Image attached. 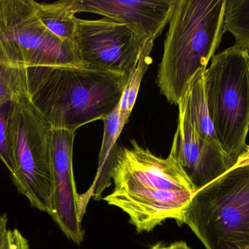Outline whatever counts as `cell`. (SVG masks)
I'll return each instance as SVG.
<instances>
[{"label": "cell", "mask_w": 249, "mask_h": 249, "mask_svg": "<svg viewBox=\"0 0 249 249\" xmlns=\"http://www.w3.org/2000/svg\"><path fill=\"white\" fill-rule=\"evenodd\" d=\"M71 42L83 68L129 76L143 42L127 25L104 18L77 19Z\"/></svg>", "instance_id": "8"}, {"label": "cell", "mask_w": 249, "mask_h": 249, "mask_svg": "<svg viewBox=\"0 0 249 249\" xmlns=\"http://www.w3.org/2000/svg\"><path fill=\"white\" fill-rule=\"evenodd\" d=\"M37 14L47 29L57 38L71 42L75 33L78 18L71 7V0L54 2L35 1Z\"/></svg>", "instance_id": "13"}, {"label": "cell", "mask_w": 249, "mask_h": 249, "mask_svg": "<svg viewBox=\"0 0 249 249\" xmlns=\"http://www.w3.org/2000/svg\"><path fill=\"white\" fill-rule=\"evenodd\" d=\"M4 249H30L29 242L18 229L10 230Z\"/></svg>", "instance_id": "19"}, {"label": "cell", "mask_w": 249, "mask_h": 249, "mask_svg": "<svg viewBox=\"0 0 249 249\" xmlns=\"http://www.w3.org/2000/svg\"><path fill=\"white\" fill-rule=\"evenodd\" d=\"M177 0H71L76 13H96L127 25L142 42L155 40L169 23Z\"/></svg>", "instance_id": "11"}, {"label": "cell", "mask_w": 249, "mask_h": 249, "mask_svg": "<svg viewBox=\"0 0 249 249\" xmlns=\"http://www.w3.org/2000/svg\"><path fill=\"white\" fill-rule=\"evenodd\" d=\"M206 70V68L201 69L196 73L189 83L187 91L178 105H181L184 108L200 137L220 146L206 102L204 89Z\"/></svg>", "instance_id": "12"}, {"label": "cell", "mask_w": 249, "mask_h": 249, "mask_svg": "<svg viewBox=\"0 0 249 249\" xmlns=\"http://www.w3.org/2000/svg\"><path fill=\"white\" fill-rule=\"evenodd\" d=\"M206 102L222 150L235 164L247 152L249 131V51L234 44L204 73Z\"/></svg>", "instance_id": "5"}, {"label": "cell", "mask_w": 249, "mask_h": 249, "mask_svg": "<svg viewBox=\"0 0 249 249\" xmlns=\"http://www.w3.org/2000/svg\"><path fill=\"white\" fill-rule=\"evenodd\" d=\"M178 107V126L170 153L197 192L222 176L235 163L219 145L200 137L184 108L181 105Z\"/></svg>", "instance_id": "10"}, {"label": "cell", "mask_w": 249, "mask_h": 249, "mask_svg": "<svg viewBox=\"0 0 249 249\" xmlns=\"http://www.w3.org/2000/svg\"><path fill=\"white\" fill-rule=\"evenodd\" d=\"M183 224L206 249H249V147L233 168L195 192Z\"/></svg>", "instance_id": "4"}, {"label": "cell", "mask_w": 249, "mask_h": 249, "mask_svg": "<svg viewBox=\"0 0 249 249\" xmlns=\"http://www.w3.org/2000/svg\"><path fill=\"white\" fill-rule=\"evenodd\" d=\"M165 249H191L184 241H177L174 244L166 246Z\"/></svg>", "instance_id": "21"}, {"label": "cell", "mask_w": 249, "mask_h": 249, "mask_svg": "<svg viewBox=\"0 0 249 249\" xmlns=\"http://www.w3.org/2000/svg\"><path fill=\"white\" fill-rule=\"evenodd\" d=\"M132 147H118L112 178L113 192L104 200L129 216L138 232H150L167 219L181 225L183 213L196 190L171 153L155 156L130 141Z\"/></svg>", "instance_id": "1"}, {"label": "cell", "mask_w": 249, "mask_h": 249, "mask_svg": "<svg viewBox=\"0 0 249 249\" xmlns=\"http://www.w3.org/2000/svg\"></svg>", "instance_id": "23"}, {"label": "cell", "mask_w": 249, "mask_h": 249, "mask_svg": "<svg viewBox=\"0 0 249 249\" xmlns=\"http://www.w3.org/2000/svg\"><path fill=\"white\" fill-rule=\"evenodd\" d=\"M7 213H2L0 215V249H4L7 239Z\"/></svg>", "instance_id": "20"}, {"label": "cell", "mask_w": 249, "mask_h": 249, "mask_svg": "<svg viewBox=\"0 0 249 249\" xmlns=\"http://www.w3.org/2000/svg\"><path fill=\"white\" fill-rule=\"evenodd\" d=\"M0 65L83 67L72 42L44 26L34 0H0Z\"/></svg>", "instance_id": "7"}, {"label": "cell", "mask_w": 249, "mask_h": 249, "mask_svg": "<svg viewBox=\"0 0 249 249\" xmlns=\"http://www.w3.org/2000/svg\"><path fill=\"white\" fill-rule=\"evenodd\" d=\"M225 28L235 44L249 51V0H227Z\"/></svg>", "instance_id": "16"}, {"label": "cell", "mask_w": 249, "mask_h": 249, "mask_svg": "<svg viewBox=\"0 0 249 249\" xmlns=\"http://www.w3.org/2000/svg\"><path fill=\"white\" fill-rule=\"evenodd\" d=\"M10 103L0 106V160L5 165L11 176L14 174L15 166L8 132Z\"/></svg>", "instance_id": "17"}, {"label": "cell", "mask_w": 249, "mask_h": 249, "mask_svg": "<svg viewBox=\"0 0 249 249\" xmlns=\"http://www.w3.org/2000/svg\"><path fill=\"white\" fill-rule=\"evenodd\" d=\"M51 131V124L23 93L10 103L8 132L15 166L12 181L32 208L50 216L53 197Z\"/></svg>", "instance_id": "6"}, {"label": "cell", "mask_w": 249, "mask_h": 249, "mask_svg": "<svg viewBox=\"0 0 249 249\" xmlns=\"http://www.w3.org/2000/svg\"><path fill=\"white\" fill-rule=\"evenodd\" d=\"M15 69L22 93L52 128L73 133L113 112L129 77L67 66Z\"/></svg>", "instance_id": "2"}, {"label": "cell", "mask_w": 249, "mask_h": 249, "mask_svg": "<svg viewBox=\"0 0 249 249\" xmlns=\"http://www.w3.org/2000/svg\"><path fill=\"white\" fill-rule=\"evenodd\" d=\"M16 69L0 65V106L21 95Z\"/></svg>", "instance_id": "18"}, {"label": "cell", "mask_w": 249, "mask_h": 249, "mask_svg": "<svg viewBox=\"0 0 249 249\" xmlns=\"http://www.w3.org/2000/svg\"><path fill=\"white\" fill-rule=\"evenodd\" d=\"M75 133L52 128L51 162L53 197L51 217L64 235L77 245L84 238L82 229L80 195L76 190L73 172V146Z\"/></svg>", "instance_id": "9"}, {"label": "cell", "mask_w": 249, "mask_h": 249, "mask_svg": "<svg viewBox=\"0 0 249 249\" xmlns=\"http://www.w3.org/2000/svg\"><path fill=\"white\" fill-rule=\"evenodd\" d=\"M227 0H177L164 42L157 84L178 105L196 73L207 68L219 48Z\"/></svg>", "instance_id": "3"}, {"label": "cell", "mask_w": 249, "mask_h": 249, "mask_svg": "<svg viewBox=\"0 0 249 249\" xmlns=\"http://www.w3.org/2000/svg\"><path fill=\"white\" fill-rule=\"evenodd\" d=\"M165 247H166V245L162 244V242H160L155 244V245L152 246L149 249H165Z\"/></svg>", "instance_id": "22"}, {"label": "cell", "mask_w": 249, "mask_h": 249, "mask_svg": "<svg viewBox=\"0 0 249 249\" xmlns=\"http://www.w3.org/2000/svg\"><path fill=\"white\" fill-rule=\"evenodd\" d=\"M103 121L105 122L103 140L99 154L97 176L95 179V181H97L96 184H99V181H103L102 192L106 187L110 185L115 153L118 149L117 141L123 131L120 124L119 105Z\"/></svg>", "instance_id": "14"}, {"label": "cell", "mask_w": 249, "mask_h": 249, "mask_svg": "<svg viewBox=\"0 0 249 249\" xmlns=\"http://www.w3.org/2000/svg\"><path fill=\"white\" fill-rule=\"evenodd\" d=\"M154 41L147 39L142 43L136 67L129 76L128 80L124 88L119 104L120 124L122 130H124L130 118L132 110L137 99L142 78L152 64L150 54L153 49Z\"/></svg>", "instance_id": "15"}]
</instances>
